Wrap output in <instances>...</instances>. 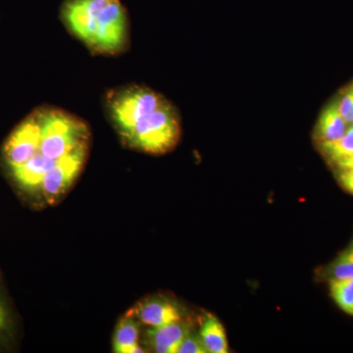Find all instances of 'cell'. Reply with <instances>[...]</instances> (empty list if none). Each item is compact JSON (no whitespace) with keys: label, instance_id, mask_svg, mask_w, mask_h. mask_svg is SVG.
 <instances>
[{"label":"cell","instance_id":"6da1fadb","mask_svg":"<svg viewBox=\"0 0 353 353\" xmlns=\"http://www.w3.org/2000/svg\"><path fill=\"white\" fill-rule=\"evenodd\" d=\"M106 112L128 145L150 154L171 152L180 141L181 122L175 108L150 88L130 85L110 90Z\"/></svg>","mask_w":353,"mask_h":353},{"label":"cell","instance_id":"7a4b0ae2","mask_svg":"<svg viewBox=\"0 0 353 353\" xmlns=\"http://www.w3.org/2000/svg\"><path fill=\"white\" fill-rule=\"evenodd\" d=\"M65 27L94 53L116 55L130 43L129 16L121 0H64Z\"/></svg>","mask_w":353,"mask_h":353},{"label":"cell","instance_id":"3957f363","mask_svg":"<svg viewBox=\"0 0 353 353\" xmlns=\"http://www.w3.org/2000/svg\"><path fill=\"white\" fill-rule=\"evenodd\" d=\"M41 141V124L34 111L15 128L6 141L3 157L9 169L28 161L38 152Z\"/></svg>","mask_w":353,"mask_h":353},{"label":"cell","instance_id":"277c9868","mask_svg":"<svg viewBox=\"0 0 353 353\" xmlns=\"http://www.w3.org/2000/svg\"><path fill=\"white\" fill-rule=\"evenodd\" d=\"M88 153V148H81L48 172L39 190L48 201H55L70 189L82 172Z\"/></svg>","mask_w":353,"mask_h":353},{"label":"cell","instance_id":"5b68a950","mask_svg":"<svg viewBox=\"0 0 353 353\" xmlns=\"http://www.w3.org/2000/svg\"><path fill=\"white\" fill-rule=\"evenodd\" d=\"M59 162L51 161L39 152H36L28 161L12 167L10 171L14 180L22 189L29 192H37L41 190L44 178L48 172L52 170Z\"/></svg>","mask_w":353,"mask_h":353},{"label":"cell","instance_id":"8992f818","mask_svg":"<svg viewBox=\"0 0 353 353\" xmlns=\"http://www.w3.org/2000/svg\"><path fill=\"white\" fill-rule=\"evenodd\" d=\"M190 333L189 325L180 320L150 329L148 336L150 347L155 352L178 353L183 339Z\"/></svg>","mask_w":353,"mask_h":353},{"label":"cell","instance_id":"52a82bcc","mask_svg":"<svg viewBox=\"0 0 353 353\" xmlns=\"http://www.w3.org/2000/svg\"><path fill=\"white\" fill-rule=\"evenodd\" d=\"M350 125L339 112L336 102L332 101L322 111L316 124L314 139L318 146L334 143L343 138Z\"/></svg>","mask_w":353,"mask_h":353},{"label":"cell","instance_id":"ba28073f","mask_svg":"<svg viewBox=\"0 0 353 353\" xmlns=\"http://www.w3.org/2000/svg\"><path fill=\"white\" fill-rule=\"evenodd\" d=\"M134 312L139 321L152 328L164 326L182 319L180 311L175 304L165 299H150L145 303H139Z\"/></svg>","mask_w":353,"mask_h":353},{"label":"cell","instance_id":"9c48e42d","mask_svg":"<svg viewBox=\"0 0 353 353\" xmlns=\"http://www.w3.org/2000/svg\"><path fill=\"white\" fill-rule=\"evenodd\" d=\"M138 323L132 318H124L118 323L113 338V350L117 353L143 352L139 345Z\"/></svg>","mask_w":353,"mask_h":353},{"label":"cell","instance_id":"30bf717a","mask_svg":"<svg viewBox=\"0 0 353 353\" xmlns=\"http://www.w3.org/2000/svg\"><path fill=\"white\" fill-rule=\"evenodd\" d=\"M199 336L208 352L227 353L229 350L226 332L214 315L208 314L204 318Z\"/></svg>","mask_w":353,"mask_h":353},{"label":"cell","instance_id":"8fae6325","mask_svg":"<svg viewBox=\"0 0 353 353\" xmlns=\"http://www.w3.org/2000/svg\"><path fill=\"white\" fill-rule=\"evenodd\" d=\"M326 159L336 165L343 160L353 157V126L348 128L343 138L334 143L319 146Z\"/></svg>","mask_w":353,"mask_h":353},{"label":"cell","instance_id":"7c38bea8","mask_svg":"<svg viewBox=\"0 0 353 353\" xmlns=\"http://www.w3.org/2000/svg\"><path fill=\"white\" fill-rule=\"evenodd\" d=\"M329 280L353 279V241L325 270Z\"/></svg>","mask_w":353,"mask_h":353},{"label":"cell","instance_id":"4fadbf2b","mask_svg":"<svg viewBox=\"0 0 353 353\" xmlns=\"http://www.w3.org/2000/svg\"><path fill=\"white\" fill-rule=\"evenodd\" d=\"M330 290L339 307L353 316V279L330 280Z\"/></svg>","mask_w":353,"mask_h":353},{"label":"cell","instance_id":"5bb4252c","mask_svg":"<svg viewBox=\"0 0 353 353\" xmlns=\"http://www.w3.org/2000/svg\"><path fill=\"white\" fill-rule=\"evenodd\" d=\"M334 102H336L339 112L343 116V119L350 126H352L353 122V81L341 90L338 97L334 99Z\"/></svg>","mask_w":353,"mask_h":353},{"label":"cell","instance_id":"9a60e30c","mask_svg":"<svg viewBox=\"0 0 353 353\" xmlns=\"http://www.w3.org/2000/svg\"><path fill=\"white\" fill-rule=\"evenodd\" d=\"M178 353H208V350L204 347L199 334L196 336V334L190 333L183 339Z\"/></svg>","mask_w":353,"mask_h":353},{"label":"cell","instance_id":"2e32d148","mask_svg":"<svg viewBox=\"0 0 353 353\" xmlns=\"http://www.w3.org/2000/svg\"><path fill=\"white\" fill-rule=\"evenodd\" d=\"M336 179L343 190L353 194V168H336Z\"/></svg>","mask_w":353,"mask_h":353},{"label":"cell","instance_id":"e0dca14e","mask_svg":"<svg viewBox=\"0 0 353 353\" xmlns=\"http://www.w3.org/2000/svg\"><path fill=\"white\" fill-rule=\"evenodd\" d=\"M334 166H336V168H347V167L353 168V157L347 158V159L343 160V161L339 162V163L334 165Z\"/></svg>","mask_w":353,"mask_h":353},{"label":"cell","instance_id":"ac0fdd59","mask_svg":"<svg viewBox=\"0 0 353 353\" xmlns=\"http://www.w3.org/2000/svg\"><path fill=\"white\" fill-rule=\"evenodd\" d=\"M6 311L4 309L3 305H2L1 301H0V321L6 323Z\"/></svg>","mask_w":353,"mask_h":353},{"label":"cell","instance_id":"d6986e66","mask_svg":"<svg viewBox=\"0 0 353 353\" xmlns=\"http://www.w3.org/2000/svg\"><path fill=\"white\" fill-rule=\"evenodd\" d=\"M6 323L0 321V331H1V330L4 329V327H6Z\"/></svg>","mask_w":353,"mask_h":353},{"label":"cell","instance_id":"ffe728a7","mask_svg":"<svg viewBox=\"0 0 353 353\" xmlns=\"http://www.w3.org/2000/svg\"><path fill=\"white\" fill-rule=\"evenodd\" d=\"M352 126H353V122H352Z\"/></svg>","mask_w":353,"mask_h":353}]
</instances>
